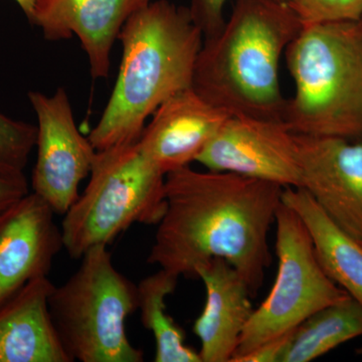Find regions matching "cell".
Returning a JSON list of instances; mask_svg holds the SVG:
<instances>
[{"mask_svg": "<svg viewBox=\"0 0 362 362\" xmlns=\"http://www.w3.org/2000/svg\"><path fill=\"white\" fill-rule=\"evenodd\" d=\"M284 187L270 181L190 166L165 176L166 211L147 263L178 278L223 259L246 281L252 295L263 285L272 257L269 233Z\"/></svg>", "mask_w": 362, "mask_h": 362, "instance_id": "1", "label": "cell"}, {"mask_svg": "<svg viewBox=\"0 0 362 362\" xmlns=\"http://www.w3.org/2000/svg\"><path fill=\"white\" fill-rule=\"evenodd\" d=\"M118 40L123 56L115 87L88 137L97 151L138 141L157 108L192 87L204 37L189 7L156 0L126 21Z\"/></svg>", "mask_w": 362, "mask_h": 362, "instance_id": "2", "label": "cell"}, {"mask_svg": "<svg viewBox=\"0 0 362 362\" xmlns=\"http://www.w3.org/2000/svg\"><path fill=\"white\" fill-rule=\"evenodd\" d=\"M302 28L282 0H235L220 32L204 37L192 89L230 116L282 120L279 68Z\"/></svg>", "mask_w": 362, "mask_h": 362, "instance_id": "3", "label": "cell"}, {"mask_svg": "<svg viewBox=\"0 0 362 362\" xmlns=\"http://www.w3.org/2000/svg\"><path fill=\"white\" fill-rule=\"evenodd\" d=\"M285 58L295 85L283 115L290 130L362 139V21L302 26Z\"/></svg>", "mask_w": 362, "mask_h": 362, "instance_id": "4", "label": "cell"}, {"mask_svg": "<svg viewBox=\"0 0 362 362\" xmlns=\"http://www.w3.org/2000/svg\"><path fill=\"white\" fill-rule=\"evenodd\" d=\"M78 270L54 286L49 311L71 361L142 362L125 320L138 309L137 285L117 270L107 246L89 250Z\"/></svg>", "mask_w": 362, "mask_h": 362, "instance_id": "5", "label": "cell"}, {"mask_svg": "<svg viewBox=\"0 0 362 362\" xmlns=\"http://www.w3.org/2000/svg\"><path fill=\"white\" fill-rule=\"evenodd\" d=\"M165 176L139 143L97 151L90 181L64 214V249L81 259L107 246L134 223L158 225L166 211Z\"/></svg>", "mask_w": 362, "mask_h": 362, "instance_id": "6", "label": "cell"}, {"mask_svg": "<svg viewBox=\"0 0 362 362\" xmlns=\"http://www.w3.org/2000/svg\"><path fill=\"white\" fill-rule=\"evenodd\" d=\"M275 223V283L263 303L252 312L230 362L292 332L315 312L350 297L324 273L303 221L282 201Z\"/></svg>", "mask_w": 362, "mask_h": 362, "instance_id": "7", "label": "cell"}, {"mask_svg": "<svg viewBox=\"0 0 362 362\" xmlns=\"http://www.w3.org/2000/svg\"><path fill=\"white\" fill-rule=\"evenodd\" d=\"M28 99L37 119L33 192L64 216L77 201L78 185L90 175L97 150L78 131L64 88L52 96L30 90Z\"/></svg>", "mask_w": 362, "mask_h": 362, "instance_id": "8", "label": "cell"}, {"mask_svg": "<svg viewBox=\"0 0 362 362\" xmlns=\"http://www.w3.org/2000/svg\"><path fill=\"white\" fill-rule=\"evenodd\" d=\"M197 162L209 170L301 187L296 134L282 120L230 116Z\"/></svg>", "mask_w": 362, "mask_h": 362, "instance_id": "9", "label": "cell"}, {"mask_svg": "<svg viewBox=\"0 0 362 362\" xmlns=\"http://www.w3.org/2000/svg\"><path fill=\"white\" fill-rule=\"evenodd\" d=\"M301 188L362 242V139L296 134Z\"/></svg>", "mask_w": 362, "mask_h": 362, "instance_id": "10", "label": "cell"}, {"mask_svg": "<svg viewBox=\"0 0 362 362\" xmlns=\"http://www.w3.org/2000/svg\"><path fill=\"white\" fill-rule=\"evenodd\" d=\"M54 209L35 192L0 211V306L28 283L47 277L64 249Z\"/></svg>", "mask_w": 362, "mask_h": 362, "instance_id": "11", "label": "cell"}, {"mask_svg": "<svg viewBox=\"0 0 362 362\" xmlns=\"http://www.w3.org/2000/svg\"><path fill=\"white\" fill-rule=\"evenodd\" d=\"M152 0H35L30 23L45 40L76 35L89 59L94 78L108 77L111 52L126 21Z\"/></svg>", "mask_w": 362, "mask_h": 362, "instance_id": "12", "label": "cell"}, {"mask_svg": "<svg viewBox=\"0 0 362 362\" xmlns=\"http://www.w3.org/2000/svg\"><path fill=\"white\" fill-rule=\"evenodd\" d=\"M230 116L189 88L157 108L138 143L147 159L166 175L197 161Z\"/></svg>", "mask_w": 362, "mask_h": 362, "instance_id": "13", "label": "cell"}, {"mask_svg": "<svg viewBox=\"0 0 362 362\" xmlns=\"http://www.w3.org/2000/svg\"><path fill=\"white\" fill-rule=\"evenodd\" d=\"M206 287L204 310L194 324L201 342L202 362H230L251 318L252 293L242 275L223 259H213L195 269Z\"/></svg>", "mask_w": 362, "mask_h": 362, "instance_id": "14", "label": "cell"}, {"mask_svg": "<svg viewBox=\"0 0 362 362\" xmlns=\"http://www.w3.org/2000/svg\"><path fill=\"white\" fill-rule=\"evenodd\" d=\"M54 284L35 279L0 306V362H73L49 311Z\"/></svg>", "mask_w": 362, "mask_h": 362, "instance_id": "15", "label": "cell"}, {"mask_svg": "<svg viewBox=\"0 0 362 362\" xmlns=\"http://www.w3.org/2000/svg\"><path fill=\"white\" fill-rule=\"evenodd\" d=\"M282 202L303 221L324 273L362 306L361 240L333 223L304 188L284 187Z\"/></svg>", "mask_w": 362, "mask_h": 362, "instance_id": "16", "label": "cell"}, {"mask_svg": "<svg viewBox=\"0 0 362 362\" xmlns=\"http://www.w3.org/2000/svg\"><path fill=\"white\" fill-rule=\"evenodd\" d=\"M362 337V306L351 297L312 314L295 329L282 362H309Z\"/></svg>", "mask_w": 362, "mask_h": 362, "instance_id": "17", "label": "cell"}, {"mask_svg": "<svg viewBox=\"0 0 362 362\" xmlns=\"http://www.w3.org/2000/svg\"><path fill=\"white\" fill-rule=\"evenodd\" d=\"M180 278L159 269L137 285L141 322L156 340V362H202L199 351L185 344V333L166 313L165 299L177 287Z\"/></svg>", "mask_w": 362, "mask_h": 362, "instance_id": "18", "label": "cell"}, {"mask_svg": "<svg viewBox=\"0 0 362 362\" xmlns=\"http://www.w3.org/2000/svg\"><path fill=\"white\" fill-rule=\"evenodd\" d=\"M37 136V126L0 113V173L25 175Z\"/></svg>", "mask_w": 362, "mask_h": 362, "instance_id": "19", "label": "cell"}, {"mask_svg": "<svg viewBox=\"0 0 362 362\" xmlns=\"http://www.w3.org/2000/svg\"><path fill=\"white\" fill-rule=\"evenodd\" d=\"M288 4L302 26L362 18V0H289Z\"/></svg>", "mask_w": 362, "mask_h": 362, "instance_id": "20", "label": "cell"}, {"mask_svg": "<svg viewBox=\"0 0 362 362\" xmlns=\"http://www.w3.org/2000/svg\"><path fill=\"white\" fill-rule=\"evenodd\" d=\"M289 2V0H282ZM228 0H192L190 13L192 18L201 28L204 37L218 33L225 23L223 8Z\"/></svg>", "mask_w": 362, "mask_h": 362, "instance_id": "21", "label": "cell"}, {"mask_svg": "<svg viewBox=\"0 0 362 362\" xmlns=\"http://www.w3.org/2000/svg\"><path fill=\"white\" fill-rule=\"evenodd\" d=\"M294 331L259 345L244 356L233 359V362H282Z\"/></svg>", "mask_w": 362, "mask_h": 362, "instance_id": "22", "label": "cell"}, {"mask_svg": "<svg viewBox=\"0 0 362 362\" xmlns=\"http://www.w3.org/2000/svg\"><path fill=\"white\" fill-rule=\"evenodd\" d=\"M28 194H30V188L25 175L0 173V211Z\"/></svg>", "mask_w": 362, "mask_h": 362, "instance_id": "23", "label": "cell"}, {"mask_svg": "<svg viewBox=\"0 0 362 362\" xmlns=\"http://www.w3.org/2000/svg\"><path fill=\"white\" fill-rule=\"evenodd\" d=\"M20 6L21 11L25 13L26 18L30 21L35 8V0H14Z\"/></svg>", "mask_w": 362, "mask_h": 362, "instance_id": "24", "label": "cell"}, {"mask_svg": "<svg viewBox=\"0 0 362 362\" xmlns=\"http://www.w3.org/2000/svg\"><path fill=\"white\" fill-rule=\"evenodd\" d=\"M356 354H358V356H362V346L356 349Z\"/></svg>", "mask_w": 362, "mask_h": 362, "instance_id": "25", "label": "cell"}, {"mask_svg": "<svg viewBox=\"0 0 362 362\" xmlns=\"http://www.w3.org/2000/svg\"><path fill=\"white\" fill-rule=\"evenodd\" d=\"M361 21H362V18H361Z\"/></svg>", "mask_w": 362, "mask_h": 362, "instance_id": "26", "label": "cell"}]
</instances>
